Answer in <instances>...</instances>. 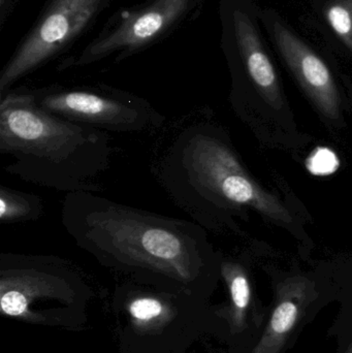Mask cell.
<instances>
[{
    "instance_id": "5b68a950",
    "label": "cell",
    "mask_w": 352,
    "mask_h": 353,
    "mask_svg": "<svg viewBox=\"0 0 352 353\" xmlns=\"http://www.w3.org/2000/svg\"><path fill=\"white\" fill-rule=\"evenodd\" d=\"M2 312L19 316L37 296L74 299L87 292L68 261L53 255L0 254Z\"/></svg>"
},
{
    "instance_id": "7a4b0ae2",
    "label": "cell",
    "mask_w": 352,
    "mask_h": 353,
    "mask_svg": "<svg viewBox=\"0 0 352 353\" xmlns=\"http://www.w3.org/2000/svg\"><path fill=\"white\" fill-rule=\"evenodd\" d=\"M0 99V153L14 161L6 173L65 193L101 190L95 180L109 169L107 132L48 113L27 90Z\"/></svg>"
},
{
    "instance_id": "ba28073f",
    "label": "cell",
    "mask_w": 352,
    "mask_h": 353,
    "mask_svg": "<svg viewBox=\"0 0 352 353\" xmlns=\"http://www.w3.org/2000/svg\"><path fill=\"white\" fill-rule=\"evenodd\" d=\"M260 8L252 0H231L227 8V41L234 61L270 107L283 105L278 72L260 26Z\"/></svg>"
},
{
    "instance_id": "7c38bea8",
    "label": "cell",
    "mask_w": 352,
    "mask_h": 353,
    "mask_svg": "<svg viewBox=\"0 0 352 353\" xmlns=\"http://www.w3.org/2000/svg\"><path fill=\"white\" fill-rule=\"evenodd\" d=\"M221 272L229 283L234 304L239 309H245L249 304L250 286L243 269L239 265L225 261L221 263Z\"/></svg>"
},
{
    "instance_id": "52a82bcc",
    "label": "cell",
    "mask_w": 352,
    "mask_h": 353,
    "mask_svg": "<svg viewBox=\"0 0 352 353\" xmlns=\"http://www.w3.org/2000/svg\"><path fill=\"white\" fill-rule=\"evenodd\" d=\"M260 20L287 68L320 113L329 119H339L340 92L324 58L272 8L260 10Z\"/></svg>"
},
{
    "instance_id": "9c48e42d",
    "label": "cell",
    "mask_w": 352,
    "mask_h": 353,
    "mask_svg": "<svg viewBox=\"0 0 352 353\" xmlns=\"http://www.w3.org/2000/svg\"><path fill=\"white\" fill-rule=\"evenodd\" d=\"M190 0H154L126 17L109 34L89 46L74 65H86L116 51L132 52L167 30L187 10Z\"/></svg>"
},
{
    "instance_id": "6da1fadb",
    "label": "cell",
    "mask_w": 352,
    "mask_h": 353,
    "mask_svg": "<svg viewBox=\"0 0 352 353\" xmlns=\"http://www.w3.org/2000/svg\"><path fill=\"white\" fill-rule=\"evenodd\" d=\"M61 221L76 246L143 285L194 298L214 271V251L196 222L87 191L65 193Z\"/></svg>"
},
{
    "instance_id": "8fae6325",
    "label": "cell",
    "mask_w": 352,
    "mask_h": 353,
    "mask_svg": "<svg viewBox=\"0 0 352 353\" xmlns=\"http://www.w3.org/2000/svg\"><path fill=\"white\" fill-rule=\"evenodd\" d=\"M314 10L352 54V0H314Z\"/></svg>"
},
{
    "instance_id": "3957f363",
    "label": "cell",
    "mask_w": 352,
    "mask_h": 353,
    "mask_svg": "<svg viewBox=\"0 0 352 353\" xmlns=\"http://www.w3.org/2000/svg\"><path fill=\"white\" fill-rule=\"evenodd\" d=\"M156 178L167 195L194 222L212 228L239 208L291 223L289 210L246 171L219 130L207 124L186 126L159 159Z\"/></svg>"
},
{
    "instance_id": "4fadbf2b",
    "label": "cell",
    "mask_w": 352,
    "mask_h": 353,
    "mask_svg": "<svg viewBox=\"0 0 352 353\" xmlns=\"http://www.w3.org/2000/svg\"><path fill=\"white\" fill-rule=\"evenodd\" d=\"M298 310L295 304L284 302L275 310L272 317V327L279 334L289 332L295 325Z\"/></svg>"
},
{
    "instance_id": "8992f818",
    "label": "cell",
    "mask_w": 352,
    "mask_h": 353,
    "mask_svg": "<svg viewBox=\"0 0 352 353\" xmlns=\"http://www.w3.org/2000/svg\"><path fill=\"white\" fill-rule=\"evenodd\" d=\"M107 0H52L0 76V95L62 51Z\"/></svg>"
},
{
    "instance_id": "9a60e30c",
    "label": "cell",
    "mask_w": 352,
    "mask_h": 353,
    "mask_svg": "<svg viewBox=\"0 0 352 353\" xmlns=\"http://www.w3.org/2000/svg\"><path fill=\"white\" fill-rule=\"evenodd\" d=\"M308 1L312 2L314 1V0H308Z\"/></svg>"
},
{
    "instance_id": "277c9868",
    "label": "cell",
    "mask_w": 352,
    "mask_h": 353,
    "mask_svg": "<svg viewBox=\"0 0 352 353\" xmlns=\"http://www.w3.org/2000/svg\"><path fill=\"white\" fill-rule=\"evenodd\" d=\"M27 91L35 105L48 113L105 132H147L165 121L146 99L109 87H48Z\"/></svg>"
},
{
    "instance_id": "5bb4252c",
    "label": "cell",
    "mask_w": 352,
    "mask_h": 353,
    "mask_svg": "<svg viewBox=\"0 0 352 353\" xmlns=\"http://www.w3.org/2000/svg\"><path fill=\"white\" fill-rule=\"evenodd\" d=\"M311 161V170H315L316 173H330L334 170L336 157L330 151L324 150L320 153H316L315 157Z\"/></svg>"
},
{
    "instance_id": "30bf717a",
    "label": "cell",
    "mask_w": 352,
    "mask_h": 353,
    "mask_svg": "<svg viewBox=\"0 0 352 353\" xmlns=\"http://www.w3.org/2000/svg\"><path fill=\"white\" fill-rule=\"evenodd\" d=\"M43 213V201L39 195L0 186V222L1 224L35 221Z\"/></svg>"
}]
</instances>
